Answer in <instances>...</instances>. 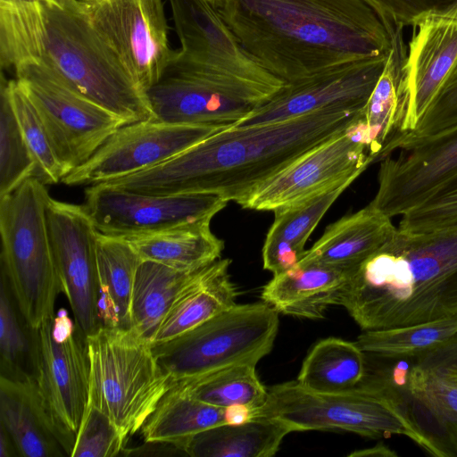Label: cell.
<instances>
[{
	"label": "cell",
	"instance_id": "6da1fadb",
	"mask_svg": "<svg viewBox=\"0 0 457 457\" xmlns=\"http://www.w3.org/2000/svg\"><path fill=\"white\" fill-rule=\"evenodd\" d=\"M244 52L286 83L388 54L392 34L363 0H224Z\"/></svg>",
	"mask_w": 457,
	"mask_h": 457
},
{
	"label": "cell",
	"instance_id": "7a4b0ae2",
	"mask_svg": "<svg viewBox=\"0 0 457 457\" xmlns=\"http://www.w3.org/2000/svg\"><path fill=\"white\" fill-rule=\"evenodd\" d=\"M362 118L363 109L328 108L280 122L231 127L158 165L104 183L144 195L210 193L239 204L296 158Z\"/></svg>",
	"mask_w": 457,
	"mask_h": 457
},
{
	"label": "cell",
	"instance_id": "3957f363",
	"mask_svg": "<svg viewBox=\"0 0 457 457\" xmlns=\"http://www.w3.org/2000/svg\"><path fill=\"white\" fill-rule=\"evenodd\" d=\"M339 305L363 330L457 316V225L428 232L397 228L352 270Z\"/></svg>",
	"mask_w": 457,
	"mask_h": 457
},
{
	"label": "cell",
	"instance_id": "277c9868",
	"mask_svg": "<svg viewBox=\"0 0 457 457\" xmlns=\"http://www.w3.org/2000/svg\"><path fill=\"white\" fill-rule=\"evenodd\" d=\"M45 19L43 62L71 88L126 124L154 119L146 93L79 8L40 1Z\"/></svg>",
	"mask_w": 457,
	"mask_h": 457
},
{
	"label": "cell",
	"instance_id": "5b68a950",
	"mask_svg": "<svg viewBox=\"0 0 457 457\" xmlns=\"http://www.w3.org/2000/svg\"><path fill=\"white\" fill-rule=\"evenodd\" d=\"M279 420L292 431L338 429L378 438L404 436L428 453L397 392L378 373L366 370L360 384L335 393L308 389L297 380L268 389L255 417Z\"/></svg>",
	"mask_w": 457,
	"mask_h": 457
},
{
	"label": "cell",
	"instance_id": "8992f818",
	"mask_svg": "<svg viewBox=\"0 0 457 457\" xmlns=\"http://www.w3.org/2000/svg\"><path fill=\"white\" fill-rule=\"evenodd\" d=\"M49 198L35 177L0 197L1 275L29 329L55 313L62 293L46 219Z\"/></svg>",
	"mask_w": 457,
	"mask_h": 457
},
{
	"label": "cell",
	"instance_id": "52a82bcc",
	"mask_svg": "<svg viewBox=\"0 0 457 457\" xmlns=\"http://www.w3.org/2000/svg\"><path fill=\"white\" fill-rule=\"evenodd\" d=\"M87 405L104 412L128 438L140 431L175 383L159 364L152 344L132 328L102 326L87 337Z\"/></svg>",
	"mask_w": 457,
	"mask_h": 457
},
{
	"label": "cell",
	"instance_id": "ba28073f",
	"mask_svg": "<svg viewBox=\"0 0 457 457\" xmlns=\"http://www.w3.org/2000/svg\"><path fill=\"white\" fill-rule=\"evenodd\" d=\"M286 84L225 68L170 62L146 91L158 121L229 129L270 100Z\"/></svg>",
	"mask_w": 457,
	"mask_h": 457
},
{
	"label": "cell",
	"instance_id": "9c48e42d",
	"mask_svg": "<svg viewBox=\"0 0 457 457\" xmlns=\"http://www.w3.org/2000/svg\"><path fill=\"white\" fill-rule=\"evenodd\" d=\"M29 331V376L37 401L54 435L71 456L88 402L87 337L65 309Z\"/></svg>",
	"mask_w": 457,
	"mask_h": 457
},
{
	"label": "cell",
	"instance_id": "30bf717a",
	"mask_svg": "<svg viewBox=\"0 0 457 457\" xmlns=\"http://www.w3.org/2000/svg\"><path fill=\"white\" fill-rule=\"evenodd\" d=\"M278 312L266 303L235 304L169 341L152 345L174 383L223 368L256 365L272 349Z\"/></svg>",
	"mask_w": 457,
	"mask_h": 457
},
{
	"label": "cell",
	"instance_id": "8fae6325",
	"mask_svg": "<svg viewBox=\"0 0 457 457\" xmlns=\"http://www.w3.org/2000/svg\"><path fill=\"white\" fill-rule=\"evenodd\" d=\"M367 364L401 397L407 413L436 457H457V381L448 366L457 360V335L421 355L391 360L366 353Z\"/></svg>",
	"mask_w": 457,
	"mask_h": 457
},
{
	"label": "cell",
	"instance_id": "7c38bea8",
	"mask_svg": "<svg viewBox=\"0 0 457 457\" xmlns=\"http://www.w3.org/2000/svg\"><path fill=\"white\" fill-rule=\"evenodd\" d=\"M15 73L16 80L35 105L67 175L126 124L75 91L41 62H24L15 68Z\"/></svg>",
	"mask_w": 457,
	"mask_h": 457
},
{
	"label": "cell",
	"instance_id": "4fadbf2b",
	"mask_svg": "<svg viewBox=\"0 0 457 457\" xmlns=\"http://www.w3.org/2000/svg\"><path fill=\"white\" fill-rule=\"evenodd\" d=\"M370 203L403 215L457 179V122L425 136L402 135L386 148Z\"/></svg>",
	"mask_w": 457,
	"mask_h": 457
},
{
	"label": "cell",
	"instance_id": "5bb4252c",
	"mask_svg": "<svg viewBox=\"0 0 457 457\" xmlns=\"http://www.w3.org/2000/svg\"><path fill=\"white\" fill-rule=\"evenodd\" d=\"M79 5L146 93L161 79L175 52L162 0H79Z\"/></svg>",
	"mask_w": 457,
	"mask_h": 457
},
{
	"label": "cell",
	"instance_id": "9a60e30c",
	"mask_svg": "<svg viewBox=\"0 0 457 457\" xmlns=\"http://www.w3.org/2000/svg\"><path fill=\"white\" fill-rule=\"evenodd\" d=\"M227 204L210 193L144 195L99 183L86 188L83 205L100 234L129 237L211 222Z\"/></svg>",
	"mask_w": 457,
	"mask_h": 457
},
{
	"label": "cell",
	"instance_id": "2e32d148",
	"mask_svg": "<svg viewBox=\"0 0 457 457\" xmlns=\"http://www.w3.org/2000/svg\"><path fill=\"white\" fill-rule=\"evenodd\" d=\"M371 163L361 120L296 158L238 204L273 212L345 181H354Z\"/></svg>",
	"mask_w": 457,
	"mask_h": 457
},
{
	"label": "cell",
	"instance_id": "e0dca14e",
	"mask_svg": "<svg viewBox=\"0 0 457 457\" xmlns=\"http://www.w3.org/2000/svg\"><path fill=\"white\" fill-rule=\"evenodd\" d=\"M222 129L153 119L125 124L62 182L91 186L128 176L158 165Z\"/></svg>",
	"mask_w": 457,
	"mask_h": 457
},
{
	"label": "cell",
	"instance_id": "ac0fdd59",
	"mask_svg": "<svg viewBox=\"0 0 457 457\" xmlns=\"http://www.w3.org/2000/svg\"><path fill=\"white\" fill-rule=\"evenodd\" d=\"M46 219L62 293L79 328L88 337L101 327L96 258L98 231L84 205L50 196Z\"/></svg>",
	"mask_w": 457,
	"mask_h": 457
},
{
	"label": "cell",
	"instance_id": "d6986e66",
	"mask_svg": "<svg viewBox=\"0 0 457 457\" xmlns=\"http://www.w3.org/2000/svg\"><path fill=\"white\" fill-rule=\"evenodd\" d=\"M386 55L367 58L286 83L267 103L233 127L280 122L328 108H364Z\"/></svg>",
	"mask_w": 457,
	"mask_h": 457
},
{
	"label": "cell",
	"instance_id": "ffe728a7",
	"mask_svg": "<svg viewBox=\"0 0 457 457\" xmlns=\"http://www.w3.org/2000/svg\"><path fill=\"white\" fill-rule=\"evenodd\" d=\"M408 25L411 37L403 68L411 99L410 132L457 66V0L441 7L419 10Z\"/></svg>",
	"mask_w": 457,
	"mask_h": 457
},
{
	"label": "cell",
	"instance_id": "44dd1931",
	"mask_svg": "<svg viewBox=\"0 0 457 457\" xmlns=\"http://www.w3.org/2000/svg\"><path fill=\"white\" fill-rule=\"evenodd\" d=\"M180 48L173 58L252 76L270 73L256 64L207 0H168ZM272 75V74H271Z\"/></svg>",
	"mask_w": 457,
	"mask_h": 457
},
{
	"label": "cell",
	"instance_id": "7402d4cb",
	"mask_svg": "<svg viewBox=\"0 0 457 457\" xmlns=\"http://www.w3.org/2000/svg\"><path fill=\"white\" fill-rule=\"evenodd\" d=\"M403 28L397 27L392 35L382 72L363 108L365 140L373 162H380L388 145L408 130L411 99L403 68L407 46Z\"/></svg>",
	"mask_w": 457,
	"mask_h": 457
},
{
	"label": "cell",
	"instance_id": "603a6c76",
	"mask_svg": "<svg viewBox=\"0 0 457 457\" xmlns=\"http://www.w3.org/2000/svg\"><path fill=\"white\" fill-rule=\"evenodd\" d=\"M396 229L390 217L369 204L330 224L298 263L354 269L380 249Z\"/></svg>",
	"mask_w": 457,
	"mask_h": 457
},
{
	"label": "cell",
	"instance_id": "cb8c5ba5",
	"mask_svg": "<svg viewBox=\"0 0 457 457\" xmlns=\"http://www.w3.org/2000/svg\"><path fill=\"white\" fill-rule=\"evenodd\" d=\"M352 270L297 263L274 275L264 286L262 299L278 313L320 319L330 305H339Z\"/></svg>",
	"mask_w": 457,
	"mask_h": 457
},
{
	"label": "cell",
	"instance_id": "d4e9b609",
	"mask_svg": "<svg viewBox=\"0 0 457 457\" xmlns=\"http://www.w3.org/2000/svg\"><path fill=\"white\" fill-rule=\"evenodd\" d=\"M230 260L198 270L180 291L160 325L152 345L173 339L236 304L237 289L230 280Z\"/></svg>",
	"mask_w": 457,
	"mask_h": 457
},
{
	"label": "cell",
	"instance_id": "484cf974",
	"mask_svg": "<svg viewBox=\"0 0 457 457\" xmlns=\"http://www.w3.org/2000/svg\"><path fill=\"white\" fill-rule=\"evenodd\" d=\"M353 182L345 181L300 202L275 209L274 220L262 247L263 268L276 275L295 266L318 223Z\"/></svg>",
	"mask_w": 457,
	"mask_h": 457
},
{
	"label": "cell",
	"instance_id": "4316f807",
	"mask_svg": "<svg viewBox=\"0 0 457 457\" xmlns=\"http://www.w3.org/2000/svg\"><path fill=\"white\" fill-rule=\"evenodd\" d=\"M0 420L19 456L66 455L45 419L29 372L24 378L0 377Z\"/></svg>",
	"mask_w": 457,
	"mask_h": 457
},
{
	"label": "cell",
	"instance_id": "83f0119b",
	"mask_svg": "<svg viewBox=\"0 0 457 457\" xmlns=\"http://www.w3.org/2000/svg\"><path fill=\"white\" fill-rule=\"evenodd\" d=\"M293 432L285 422L258 416L238 424H223L202 431L178 445L192 457H270Z\"/></svg>",
	"mask_w": 457,
	"mask_h": 457
},
{
	"label": "cell",
	"instance_id": "f1b7e54d",
	"mask_svg": "<svg viewBox=\"0 0 457 457\" xmlns=\"http://www.w3.org/2000/svg\"><path fill=\"white\" fill-rule=\"evenodd\" d=\"M211 222L196 223L124 239L143 261L194 271L220 257L224 242L211 230Z\"/></svg>",
	"mask_w": 457,
	"mask_h": 457
},
{
	"label": "cell",
	"instance_id": "f546056e",
	"mask_svg": "<svg viewBox=\"0 0 457 457\" xmlns=\"http://www.w3.org/2000/svg\"><path fill=\"white\" fill-rule=\"evenodd\" d=\"M96 258L102 326L130 328L134 280L143 260L124 239L99 232Z\"/></svg>",
	"mask_w": 457,
	"mask_h": 457
},
{
	"label": "cell",
	"instance_id": "4dcf8cb0",
	"mask_svg": "<svg viewBox=\"0 0 457 457\" xmlns=\"http://www.w3.org/2000/svg\"><path fill=\"white\" fill-rule=\"evenodd\" d=\"M196 270L183 271L142 261L134 280L130 328L152 344L172 303Z\"/></svg>",
	"mask_w": 457,
	"mask_h": 457
},
{
	"label": "cell",
	"instance_id": "1f68e13d",
	"mask_svg": "<svg viewBox=\"0 0 457 457\" xmlns=\"http://www.w3.org/2000/svg\"><path fill=\"white\" fill-rule=\"evenodd\" d=\"M228 423L227 408L198 400L173 386L140 431L145 442H170L178 446L202 431Z\"/></svg>",
	"mask_w": 457,
	"mask_h": 457
},
{
	"label": "cell",
	"instance_id": "d6a6232c",
	"mask_svg": "<svg viewBox=\"0 0 457 457\" xmlns=\"http://www.w3.org/2000/svg\"><path fill=\"white\" fill-rule=\"evenodd\" d=\"M366 363V353L356 342L328 337L310 350L296 380L311 390L342 392L360 384Z\"/></svg>",
	"mask_w": 457,
	"mask_h": 457
},
{
	"label": "cell",
	"instance_id": "836d02e7",
	"mask_svg": "<svg viewBox=\"0 0 457 457\" xmlns=\"http://www.w3.org/2000/svg\"><path fill=\"white\" fill-rule=\"evenodd\" d=\"M456 335L457 316H453L403 327L364 330L355 342L367 354L398 360L432 351Z\"/></svg>",
	"mask_w": 457,
	"mask_h": 457
},
{
	"label": "cell",
	"instance_id": "e575fe53",
	"mask_svg": "<svg viewBox=\"0 0 457 457\" xmlns=\"http://www.w3.org/2000/svg\"><path fill=\"white\" fill-rule=\"evenodd\" d=\"M255 367L250 363L232 365L176 382L174 386L198 400L220 408L243 406L257 411L265 403L268 390L260 381Z\"/></svg>",
	"mask_w": 457,
	"mask_h": 457
},
{
	"label": "cell",
	"instance_id": "d590c367",
	"mask_svg": "<svg viewBox=\"0 0 457 457\" xmlns=\"http://www.w3.org/2000/svg\"><path fill=\"white\" fill-rule=\"evenodd\" d=\"M45 19L40 1L0 3V64L15 69L27 61H40L44 53Z\"/></svg>",
	"mask_w": 457,
	"mask_h": 457
},
{
	"label": "cell",
	"instance_id": "8d00e7d4",
	"mask_svg": "<svg viewBox=\"0 0 457 457\" xmlns=\"http://www.w3.org/2000/svg\"><path fill=\"white\" fill-rule=\"evenodd\" d=\"M36 172V162L13 110L8 80L0 93V197L12 193Z\"/></svg>",
	"mask_w": 457,
	"mask_h": 457
},
{
	"label": "cell",
	"instance_id": "74e56055",
	"mask_svg": "<svg viewBox=\"0 0 457 457\" xmlns=\"http://www.w3.org/2000/svg\"><path fill=\"white\" fill-rule=\"evenodd\" d=\"M13 110L36 162L34 177L45 185L62 182L67 172L32 101L15 79L8 80Z\"/></svg>",
	"mask_w": 457,
	"mask_h": 457
},
{
	"label": "cell",
	"instance_id": "f35d334b",
	"mask_svg": "<svg viewBox=\"0 0 457 457\" xmlns=\"http://www.w3.org/2000/svg\"><path fill=\"white\" fill-rule=\"evenodd\" d=\"M7 282L1 275L0 289V352L1 376L10 378H24L29 372L22 362L29 357V339L21 328L15 312Z\"/></svg>",
	"mask_w": 457,
	"mask_h": 457
},
{
	"label": "cell",
	"instance_id": "ab89813d",
	"mask_svg": "<svg viewBox=\"0 0 457 457\" xmlns=\"http://www.w3.org/2000/svg\"><path fill=\"white\" fill-rule=\"evenodd\" d=\"M127 437L100 410L87 405L71 457H113L122 454Z\"/></svg>",
	"mask_w": 457,
	"mask_h": 457
},
{
	"label": "cell",
	"instance_id": "60d3db41",
	"mask_svg": "<svg viewBox=\"0 0 457 457\" xmlns=\"http://www.w3.org/2000/svg\"><path fill=\"white\" fill-rule=\"evenodd\" d=\"M457 225V179L402 215L399 230L428 232Z\"/></svg>",
	"mask_w": 457,
	"mask_h": 457
},
{
	"label": "cell",
	"instance_id": "b9f144b4",
	"mask_svg": "<svg viewBox=\"0 0 457 457\" xmlns=\"http://www.w3.org/2000/svg\"><path fill=\"white\" fill-rule=\"evenodd\" d=\"M457 122V66L448 78L437 97L411 132L425 136Z\"/></svg>",
	"mask_w": 457,
	"mask_h": 457
},
{
	"label": "cell",
	"instance_id": "7bdbcfd3",
	"mask_svg": "<svg viewBox=\"0 0 457 457\" xmlns=\"http://www.w3.org/2000/svg\"><path fill=\"white\" fill-rule=\"evenodd\" d=\"M350 456H383L395 457L397 453L392 451L387 445L379 443L373 447L353 452Z\"/></svg>",
	"mask_w": 457,
	"mask_h": 457
},
{
	"label": "cell",
	"instance_id": "ee69618b",
	"mask_svg": "<svg viewBox=\"0 0 457 457\" xmlns=\"http://www.w3.org/2000/svg\"><path fill=\"white\" fill-rule=\"evenodd\" d=\"M13 455H18L15 446L5 430L1 428L0 457H12Z\"/></svg>",
	"mask_w": 457,
	"mask_h": 457
},
{
	"label": "cell",
	"instance_id": "f6af8a7d",
	"mask_svg": "<svg viewBox=\"0 0 457 457\" xmlns=\"http://www.w3.org/2000/svg\"><path fill=\"white\" fill-rule=\"evenodd\" d=\"M45 1L64 9L79 8V0H39Z\"/></svg>",
	"mask_w": 457,
	"mask_h": 457
},
{
	"label": "cell",
	"instance_id": "bcb514c9",
	"mask_svg": "<svg viewBox=\"0 0 457 457\" xmlns=\"http://www.w3.org/2000/svg\"><path fill=\"white\" fill-rule=\"evenodd\" d=\"M448 373L450 374V376L455 379L457 381V360L453 361L449 366H448Z\"/></svg>",
	"mask_w": 457,
	"mask_h": 457
},
{
	"label": "cell",
	"instance_id": "7dc6e473",
	"mask_svg": "<svg viewBox=\"0 0 457 457\" xmlns=\"http://www.w3.org/2000/svg\"><path fill=\"white\" fill-rule=\"evenodd\" d=\"M367 4H369L371 8H378L379 6H381L385 2H386L387 0H363ZM450 2L451 1H454V0H449Z\"/></svg>",
	"mask_w": 457,
	"mask_h": 457
},
{
	"label": "cell",
	"instance_id": "c3c4849f",
	"mask_svg": "<svg viewBox=\"0 0 457 457\" xmlns=\"http://www.w3.org/2000/svg\"><path fill=\"white\" fill-rule=\"evenodd\" d=\"M37 1H39V0H0V3L21 4L35 3Z\"/></svg>",
	"mask_w": 457,
	"mask_h": 457
},
{
	"label": "cell",
	"instance_id": "681fc988",
	"mask_svg": "<svg viewBox=\"0 0 457 457\" xmlns=\"http://www.w3.org/2000/svg\"><path fill=\"white\" fill-rule=\"evenodd\" d=\"M213 7L218 8L220 7L224 0H207Z\"/></svg>",
	"mask_w": 457,
	"mask_h": 457
}]
</instances>
